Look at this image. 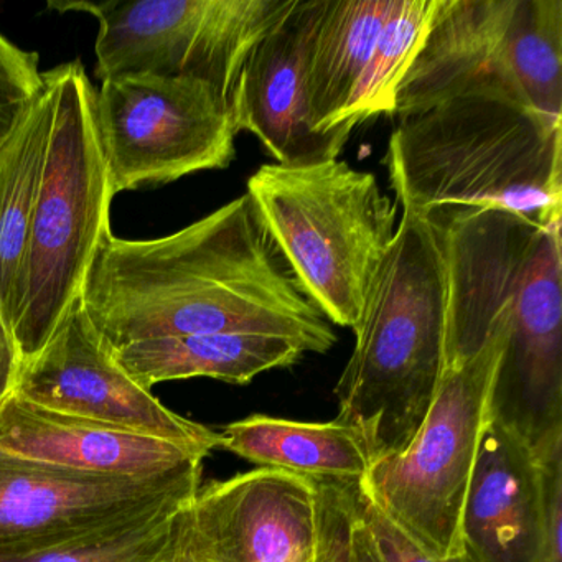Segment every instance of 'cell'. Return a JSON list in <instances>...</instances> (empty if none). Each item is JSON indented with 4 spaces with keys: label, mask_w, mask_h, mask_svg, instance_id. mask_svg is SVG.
I'll use <instances>...</instances> for the list:
<instances>
[{
    "label": "cell",
    "mask_w": 562,
    "mask_h": 562,
    "mask_svg": "<svg viewBox=\"0 0 562 562\" xmlns=\"http://www.w3.org/2000/svg\"><path fill=\"white\" fill-rule=\"evenodd\" d=\"M80 304L111 350L226 331L292 338L312 353L337 341L248 193L162 238L111 233L94 256Z\"/></svg>",
    "instance_id": "6da1fadb"
},
{
    "label": "cell",
    "mask_w": 562,
    "mask_h": 562,
    "mask_svg": "<svg viewBox=\"0 0 562 562\" xmlns=\"http://www.w3.org/2000/svg\"><path fill=\"white\" fill-rule=\"evenodd\" d=\"M384 164L397 202L417 215L505 210L561 223L562 123L512 101L457 97L403 116Z\"/></svg>",
    "instance_id": "7a4b0ae2"
},
{
    "label": "cell",
    "mask_w": 562,
    "mask_h": 562,
    "mask_svg": "<svg viewBox=\"0 0 562 562\" xmlns=\"http://www.w3.org/2000/svg\"><path fill=\"white\" fill-rule=\"evenodd\" d=\"M447 266L434 226L403 210L374 276L353 353L335 386V423L357 429L373 463L423 426L446 368Z\"/></svg>",
    "instance_id": "3957f363"
},
{
    "label": "cell",
    "mask_w": 562,
    "mask_h": 562,
    "mask_svg": "<svg viewBox=\"0 0 562 562\" xmlns=\"http://www.w3.org/2000/svg\"><path fill=\"white\" fill-rule=\"evenodd\" d=\"M54 127L12 312L22 361L50 340L80 304L101 243L111 235V190L94 126V90L81 61L45 71Z\"/></svg>",
    "instance_id": "277c9868"
},
{
    "label": "cell",
    "mask_w": 562,
    "mask_h": 562,
    "mask_svg": "<svg viewBox=\"0 0 562 562\" xmlns=\"http://www.w3.org/2000/svg\"><path fill=\"white\" fill-rule=\"evenodd\" d=\"M246 193L305 295L355 334L397 228L376 177L338 159L265 164Z\"/></svg>",
    "instance_id": "5b68a950"
},
{
    "label": "cell",
    "mask_w": 562,
    "mask_h": 562,
    "mask_svg": "<svg viewBox=\"0 0 562 562\" xmlns=\"http://www.w3.org/2000/svg\"><path fill=\"white\" fill-rule=\"evenodd\" d=\"M457 97L498 98L562 123V0H437L394 116Z\"/></svg>",
    "instance_id": "8992f818"
},
{
    "label": "cell",
    "mask_w": 562,
    "mask_h": 562,
    "mask_svg": "<svg viewBox=\"0 0 562 562\" xmlns=\"http://www.w3.org/2000/svg\"><path fill=\"white\" fill-rule=\"evenodd\" d=\"M521 255L506 272L498 318L482 350L443 370L432 406L409 446L374 462L358 483L394 526L434 558L463 554V505L490 423V391L508 335Z\"/></svg>",
    "instance_id": "52a82bcc"
},
{
    "label": "cell",
    "mask_w": 562,
    "mask_h": 562,
    "mask_svg": "<svg viewBox=\"0 0 562 562\" xmlns=\"http://www.w3.org/2000/svg\"><path fill=\"white\" fill-rule=\"evenodd\" d=\"M295 0H108L48 8L98 19L97 77L159 75L203 81L232 108L252 48Z\"/></svg>",
    "instance_id": "ba28073f"
},
{
    "label": "cell",
    "mask_w": 562,
    "mask_h": 562,
    "mask_svg": "<svg viewBox=\"0 0 562 562\" xmlns=\"http://www.w3.org/2000/svg\"><path fill=\"white\" fill-rule=\"evenodd\" d=\"M94 126L114 196L166 186L236 157L232 108L193 78L121 75L94 93Z\"/></svg>",
    "instance_id": "9c48e42d"
},
{
    "label": "cell",
    "mask_w": 562,
    "mask_h": 562,
    "mask_svg": "<svg viewBox=\"0 0 562 562\" xmlns=\"http://www.w3.org/2000/svg\"><path fill=\"white\" fill-rule=\"evenodd\" d=\"M202 465L108 475L0 450V555L52 551L190 505L202 486Z\"/></svg>",
    "instance_id": "30bf717a"
},
{
    "label": "cell",
    "mask_w": 562,
    "mask_h": 562,
    "mask_svg": "<svg viewBox=\"0 0 562 562\" xmlns=\"http://www.w3.org/2000/svg\"><path fill=\"white\" fill-rule=\"evenodd\" d=\"M561 223L538 226L519 262L488 416L538 460L562 450Z\"/></svg>",
    "instance_id": "8fae6325"
},
{
    "label": "cell",
    "mask_w": 562,
    "mask_h": 562,
    "mask_svg": "<svg viewBox=\"0 0 562 562\" xmlns=\"http://www.w3.org/2000/svg\"><path fill=\"white\" fill-rule=\"evenodd\" d=\"M14 394L58 413L213 452L222 434L164 406L136 383L78 304L44 348L22 361Z\"/></svg>",
    "instance_id": "7c38bea8"
},
{
    "label": "cell",
    "mask_w": 562,
    "mask_h": 562,
    "mask_svg": "<svg viewBox=\"0 0 562 562\" xmlns=\"http://www.w3.org/2000/svg\"><path fill=\"white\" fill-rule=\"evenodd\" d=\"M180 541L193 562H321L318 485L256 469L200 486L180 518Z\"/></svg>",
    "instance_id": "4fadbf2b"
},
{
    "label": "cell",
    "mask_w": 562,
    "mask_h": 562,
    "mask_svg": "<svg viewBox=\"0 0 562 562\" xmlns=\"http://www.w3.org/2000/svg\"><path fill=\"white\" fill-rule=\"evenodd\" d=\"M324 0H295L245 61L232 100L236 133L252 134L281 166L338 159L353 131H315L305 100V58Z\"/></svg>",
    "instance_id": "5bb4252c"
},
{
    "label": "cell",
    "mask_w": 562,
    "mask_h": 562,
    "mask_svg": "<svg viewBox=\"0 0 562 562\" xmlns=\"http://www.w3.org/2000/svg\"><path fill=\"white\" fill-rule=\"evenodd\" d=\"M544 469L505 427L490 420L480 440L462 515L469 562H546Z\"/></svg>",
    "instance_id": "9a60e30c"
},
{
    "label": "cell",
    "mask_w": 562,
    "mask_h": 562,
    "mask_svg": "<svg viewBox=\"0 0 562 562\" xmlns=\"http://www.w3.org/2000/svg\"><path fill=\"white\" fill-rule=\"evenodd\" d=\"M0 450L85 472L126 476L173 472L212 453L47 409L15 394L0 407Z\"/></svg>",
    "instance_id": "2e32d148"
},
{
    "label": "cell",
    "mask_w": 562,
    "mask_h": 562,
    "mask_svg": "<svg viewBox=\"0 0 562 562\" xmlns=\"http://www.w3.org/2000/svg\"><path fill=\"white\" fill-rule=\"evenodd\" d=\"M111 351L121 368L149 391L166 381L190 378L248 384L266 371L292 367L308 353L292 338L245 331L154 338Z\"/></svg>",
    "instance_id": "e0dca14e"
},
{
    "label": "cell",
    "mask_w": 562,
    "mask_h": 562,
    "mask_svg": "<svg viewBox=\"0 0 562 562\" xmlns=\"http://www.w3.org/2000/svg\"><path fill=\"white\" fill-rule=\"evenodd\" d=\"M220 434V449L259 469L282 470L318 483H360L373 465L364 437L335 420L299 423L252 414Z\"/></svg>",
    "instance_id": "ac0fdd59"
},
{
    "label": "cell",
    "mask_w": 562,
    "mask_h": 562,
    "mask_svg": "<svg viewBox=\"0 0 562 562\" xmlns=\"http://www.w3.org/2000/svg\"><path fill=\"white\" fill-rule=\"evenodd\" d=\"M393 0H324L305 58V100L312 126L321 133L338 130Z\"/></svg>",
    "instance_id": "d6986e66"
},
{
    "label": "cell",
    "mask_w": 562,
    "mask_h": 562,
    "mask_svg": "<svg viewBox=\"0 0 562 562\" xmlns=\"http://www.w3.org/2000/svg\"><path fill=\"white\" fill-rule=\"evenodd\" d=\"M44 80V90L0 144V311L9 327L54 127L55 93L45 71Z\"/></svg>",
    "instance_id": "ffe728a7"
},
{
    "label": "cell",
    "mask_w": 562,
    "mask_h": 562,
    "mask_svg": "<svg viewBox=\"0 0 562 562\" xmlns=\"http://www.w3.org/2000/svg\"><path fill=\"white\" fill-rule=\"evenodd\" d=\"M437 0H393L363 78L338 127H355L380 114L394 116L396 91L432 21Z\"/></svg>",
    "instance_id": "44dd1931"
},
{
    "label": "cell",
    "mask_w": 562,
    "mask_h": 562,
    "mask_svg": "<svg viewBox=\"0 0 562 562\" xmlns=\"http://www.w3.org/2000/svg\"><path fill=\"white\" fill-rule=\"evenodd\" d=\"M187 506L52 551L0 555V562H157L176 544L180 516Z\"/></svg>",
    "instance_id": "7402d4cb"
},
{
    "label": "cell",
    "mask_w": 562,
    "mask_h": 562,
    "mask_svg": "<svg viewBox=\"0 0 562 562\" xmlns=\"http://www.w3.org/2000/svg\"><path fill=\"white\" fill-rule=\"evenodd\" d=\"M322 562H381L373 538L353 506L357 483H318Z\"/></svg>",
    "instance_id": "603a6c76"
},
{
    "label": "cell",
    "mask_w": 562,
    "mask_h": 562,
    "mask_svg": "<svg viewBox=\"0 0 562 562\" xmlns=\"http://www.w3.org/2000/svg\"><path fill=\"white\" fill-rule=\"evenodd\" d=\"M44 87L37 52L24 50L0 34V144Z\"/></svg>",
    "instance_id": "cb8c5ba5"
},
{
    "label": "cell",
    "mask_w": 562,
    "mask_h": 562,
    "mask_svg": "<svg viewBox=\"0 0 562 562\" xmlns=\"http://www.w3.org/2000/svg\"><path fill=\"white\" fill-rule=\"evenodd\" d=\"M353 506L373 538L381 562H469L463 554L439 559L424 551L367 498L358 483L353 488Z\"/></svg>",
    "instance_id": "d4e9b609"
},
{
    "label": "cell",
    "mask_w": 562,
    "mask_h": 562,
    "mask_svg": "<svg viewBox=\"0 0 562 562\" xmlns=\"http://www.w3.org/2000/svg\"><path fill=\"white\" fill-rule=\"evenodd\" d=\"M546 485V562H562V450L542 460Z\"/></svg>",
    "instance_id": "484cf974"
},
{
    "label": "cell",
    "mask_w": 562,
    "mask_h": 562,
    "mask_svg": "<svg viewBox=\"0 0 562 562\" xmlns=\"http://www.w3.org/2000/svg\"><path fill=\"white\" fill-rule=\"evenodd\" d=\"M22 358L12 328L0 311V407L14 394Z\"/></svg>",
    "instance_id": "4316f807"
},
{
    "label": "cell",
    "mask_w": 562,
    "mask_h": 562,
    "mask_svg": "<svg viewBox=\"0 0 562 562\" xmlns=\"http://www.w3.org/2000/svg\"><path fill=\"white\" fill-rule=\"evenodd\" d=\"M176 562H193L192 558L187 554L186 549H183L182 541H180V528H179V544H177V555Z\"/></svg>",
    "instance_id": "83f0119b"
},
{
    "label": "cell",
    "mask_w": 562,
    "mask_h": 562,
    "mask_svg": "<svg viewBox=\"0 0 562 562\" xmlns=\"http://www.w3.org/2000/svg\"><path fill=\"white\" fill-rule=\"evenodd\" d=\"M179 528H180V526H179ZM177 544H179V536H177V541H176V544H173V548L170 549V551L167 552V554L164 555V558L157 562H176Z\"/></svg>",
    "instance_id": "f1b7e54d"
},
{
    "label": "cell",
    "mask_w": 562,
    "mask_h": 562,
    "mask_svg": "<svg viewBox=\"0 0 562 562\" xmlns=\"http://www.w3.org/2000/svg\"><path fill=\"white\" fill-rule=\"evenodd\" d=\"M322 562V561H321Z\"/></svg>",
    "instance_id": "f546056e"
}]
</instances>
